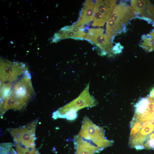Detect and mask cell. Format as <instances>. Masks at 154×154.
<instances>
[{"instance_id": "6da1fadb", "label": "cell", "mask_w": 154, "mask_h": 154, "mask_svg": "<svg viewBox=\"0 0 154 154\" xmlns=\"http://www.w3.org/2000/svg\"><path fill=\"white\" fill-rule=\"evenodd\" d=\"M88 89L89 85L78 98L54 112L52 117L55 119L63 118L73 120L77 117L76 112L79 110L95 106L97 102L89 94Z\"/></svg>"}, {"instance_id": "7a4b0ae2", "label": "cell", "mask_w": 154, "mask_h": 154, "mask_svg": "<svg viewBox=\"0 0 154 154\" xmlns=\"http://www.w3.org/2000/svg\"><path fill=\"white\" fill-rule=\"evenodd\" d=\"M78 135L83 139L92 142L101 150L111 146L114 142L106 139L103 128L95 125L87 116L84 118Z\"/></svg>"}, {"instance_id": "3957f363", "label": "cell", "mask_w": 154, "mask_h": 154, "mask_svg": "<svg viewBox=\"0 0 154 154\" xmlns=\"http://www.w3.org/2000/svg\"><path fill=\"white\" fill-rule=\"evenodd\" d=\"M84 39L92 42L99 47L106 54L113 51V45L107 35L101 28H91L88 30Z\"/></svg>"}, {"instance_id": "277c9868", "label": "cell", "mask_w": 154, "mask_h": 154, "mask_svg": "<svg viewBox=\"0 0 154 154\" xmlns=\"http://www.w3.org/2000/svg\"><path fill=\"white\" fill-rule=\"evenodd\" d=\"M136 15V13L132 7L121 3L115 5L109 19L123 25Z\"/></svg>"}, {"instance_id": "5b68a950", "label": "cell", "mask_w": 154, "mask_h": 154, "mask_svg": "<svg viewBox=\"0 0 154 154\" xmlns=\"http://www.w3.org/2000/svg\"><path fill=\"white\" fill-rule=\"evenodd\" d=\"M8 131L16 143L27 148H35V135L27 131L23 127L9 129Z\"/></svg>"}, {"instance_id": "8992f818", "label": "cell", "mask_w": 154, "mask_h": 154, "mask_svg": "<svg viewBox=\"0 0 154 154\" xmlns=\"http://www.w3.org/2000/svg\"><path fill=\"white\" fill-rule=\"evenodd\" d=\"M85 29L84 25L77 27L72 25L64 27L54 35L53 40L54 41L66 38L84 39L86 34L84 31Z\"/></svg>"}, {"instance_id": "52a82bcc", "label": "cell", "mask_w": 154, "mask_h": 154, "mask_svg": "<svg viewBox=\"0 0 154 154\" xmlns=\"http://www.w3.org/2000/svg\"><path fill=\"white\" fill-rule=\"evenodd\" d=\"M74 142L76 148L75 154H94L101 151L90 141L83 139L78 135L74 137Z\"/></svg>"}, {"instance_id": "ba28073f", "label": "cell", "mask_w": 154, "mask_h": 154, "mask_svg": "<svg viewBox=\"0 0 154 154\" xmlns=\"http://www.w3.org/2000/svg\"><path fill=\"white\" fill-rule=\"evenodd\" d=\"M94 5V1L92 0L85 1L78 20L72 25L74 27H79L88 24L93 21Z\"/></svg>"}, {"instance_id": "9c48e42d", "label": "cell", "mask_w": 154, "mask_h": 154, "mask_svg": "<svg viewBox=\"0 0 154 154\" xmlns=\"http://www.w3.org/2000/svg\"><path fill=\"white\" fill-rule=\"evenodd\" d=\"M131 5L136 13L142 17L151 19L154 5L149 1L133 0L131 1Z\"/></svg>"}, {"instance_id": "30bf717a", "label": "cell", "mask_w": 154, "mask_h": 154, "mask_svg": "<svg viewBox=\"0 0 154 154\" xmlns=\"http://www.w3.org/2000/svg\"><path fill=\"white\" fill-rule=\"evenodd\" d=\"M116 2V0H96L94 10L100 12L109 19Z\"/></svg>"}, {"instance_id": "8fae6325", "label": "cell", "mask_w": 154, "mask_h": 154, "mask_svg": "<svg viewBox=\"0 0 154 154\" xmlns=\"http://www.w3.org/2000/svg\"><path fill=\"white\" fill-rule=\"evenodd\" d=\"M123 25L117 23L109 19L107 22L106 33L109 39L112 42L113 38L115 35L122 29Z\"/></svg>"}, {"instance_id": "7c38bea8", "label": "cell", "mask_w": 154, "mask_h": 154, "mask_svg": "<svg viewBox=\"0 0 154 154\" xmlns=\"http://www.w3.org/2000/svg\"><path fill=\"white\" fill-rule=\"evenodd\" d=\"M140 45L146 51L151 52L154 50V30L142 37Z\"/></svg>"}, {"instance_id": "4fadbf2b", "label": "cell", "mask_w": 154, "mask_h": 154, "mask_svg": "<svg viewBox=\"0 0 154 154\" xmlns=\"http://www.w3.org/2000/svg\"><path fill=\"white\" fill-rule=\"evenodd\" d=\"M109 20L98 11L94 10V18L92 25L94 27L103 26Z\"/></svg>"}, {"instance_id": "5bb4252c", "label": "cell", "mask_w": 154, "mask_h": 154, "mask_svg": "<svg viewBox=\"0 0 154 154\" xmlns=\"http://www.w3.org/2000/svg\"><path fill=\"white\" fill-rule=\"evenodd\" d=\"M15 148L17 154H38L35 148H27L18 143H16Z\"/></svg>"}, {"instance_id": "9a60e30c", "label": "cell", "mask_w": 154, "mask_h": 154, "mask_svg": "<svg viewBox=\"0 0 154 154\" xmlns=\"http://www.w3.org/2000/svg\"><path fill=\"white\" fill-rule=\"evenodd\" d=\"M11 143H4L1 144L0 154H17L13 148Z\"/></svg>"}, {"instance_id": "2e32d148", "label": "cell", "mask_w": 154, "mask_h": 154, "mask_svg": "<svg viewBox=\"0 0 154 154\" xmlns=\"http://www.w3.org/2000/svg\"><path fill=\"white\" fill-rule=\"evenodd\" d=\"M144 149L154 150V133L146 138L143 145V149Z\"/></svg>"}, {"instance_id": "e0dca14e", "label": "cell", "mask_w": 154, "mask_h": 154, "mask_svg": "<svg viewBox=\"0 0 154 154\" xmlns=\"http://www.w3.org/2000/svg\"><path fill=\"white\" fill-rule=\"evenodd\" d=\"M37 121V120L34 121L31 123H28L23 127L27 131L35 135V130Z\"/></svg>"}, {"instance_id": "ac0fdd59", "label": "cell", "mask_w": 154, "mask_h": 154, "mask_svg": "<svg viewBox=\"0 0 154 154\" xmlns=\"http://www.w3.org/2000/svg\"><path fill=\"white\" fill-rule=\"evenodd\" d=\"M151 19H152L154 21V13L152 15Z\"/></svg>"}]
</instances>
